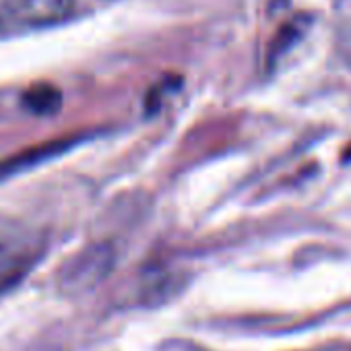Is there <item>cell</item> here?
<instances>
[{"label": "cell", "mask_w": 351, "mask_h": 351, "mask_svg": "<svg viewBox=\"0 0 351 351\" xmlns=\"http://www.w3.org/2000/svg\"><path fill=\"white\" fill-rule=\"evenodd\" d=\"M114 265V250L106 244L87 246L71 256L58 271L56 283L62 293L79 295L83 291L93 289L106 275L112 271Z\"/></svg>", "instance_id": "1"}, {"label": "cell", "mask_w": 351, "mask_h": 351, "mask_svg": "<svg viewBox=\"0 0 351 351\" xmlns=\"http://www.w3.org/2000/svg\"><path fill=\"white\" fill-rule=\"evenodd\" d=\"M42 254L38 240L11 238L0 242V295L17 287L36 267Z\"/></svg>", "instance_id": "2"}, {"label": "cell", "mask_w": 351, "mask_h": 351, "mask_svg": "<svg viewBox=\"0 0 351 351\" xmlns=\"http://www.w3.org/2000/svg\"><path fill=\"white\" fill-rule=\"evenodd\" d=\"M75 0H5L3 15L25 27H48L73 15Z\"/></svg>", "instance_id": "3"}, {"label": "cell", "mask_w": 351, "mask_h": 351, "mask_svg": "<svg viewBox=\"0 0 351 351\" xmlns=\"http://www.w3.org/2000/svg\"><path fill=\"white\" fill-rule=\"evenodd\" d=\"M310 23H312V17L306 15V13H298L287 23H283L281 29L277 32V36L273 38L271 52H269V62L271 64L277 62L287 50H291L304 38V34L310 29Z\"/></svg>", "instance_id": "4"}, {"label": "cell", "mask_w": 351, "mask_h": 351, "mask_svg": "<svg viewBox=\"0 0 351 351\" xmlns=\"http://www.w3.org/2000/svg\"><path fill=\"white\" fill-rule=\"evenodd\" d=\"M23 106L36 116H52L62 106V93L48 83H38L23 93Z\"/></svg>", "instance_id": "5"}, {"label": "cell", "mask_w": 351, "mask_h": 351, "mask_svg": "<svg viewBox=\"0 0 351 351\" xmlns=\"http://www.w3.org/2000/svg\"><path fill=\"white\" fill-rule=\"evenodd\" d=\"M343 159H345V161H351V145L345 149V153H343Z\"/></svg>", "instance_id": "6"}, {"label": "cell", "mask_w": 351, "mask_h": 351, "mask_svg": "<svg viewBox=\"0 0 351 351\" xmlns=\"http://www.w3.org/2000/svg\"><path fill=\"white\" fill-rule=\"evenodd\" d=\"M0 19H3V7H0Z\"/></svg>", "instance_id": "7"}]
</instances>
